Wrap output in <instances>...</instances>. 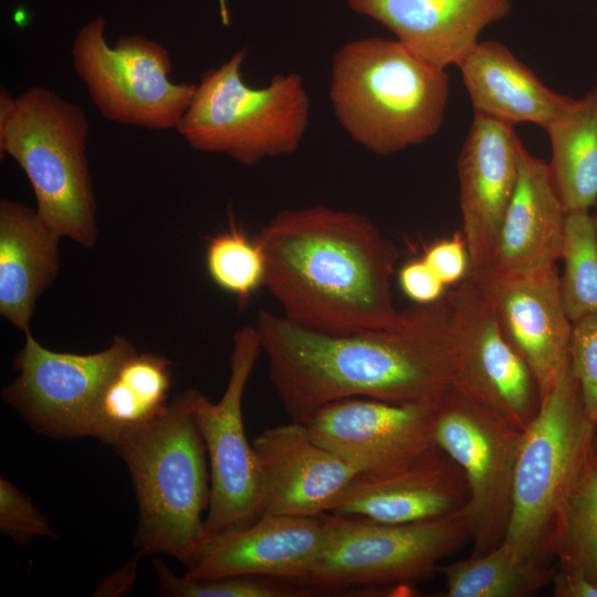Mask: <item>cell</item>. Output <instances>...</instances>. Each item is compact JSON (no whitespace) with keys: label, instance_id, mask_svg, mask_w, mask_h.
<instances>
[{"label":"cell","instance_id":"6da1fadb","mask_svg":"<svg viewBox=\"0 0 597 597\" xmlns=\"http://www.w3.org/2000/svg\"><path fill=\"white\" fill-rule=\"evenodd\" d=\"M448 300L401 311L387 327L327 333L261 311L256 328L270 380L292 421L364 397L434 401L452 385Z\"/></svg>","mask_w":597,"mask_h":597},{"label":"cell","instance_id":"7a4b0ae2","mask_svg":"<svg viewBox=\"0 0 597 597\" xmlns=\"http://www.w3.org/2000/svg\"><path fill=\"white\" fill-rule=\"evenodd\" d=\"M264 285L289 321L327 333L396 324V245L364 214L324 205L282 210L255 235Z\"/></svg>","mask_w":597,"mask_h":597},{"label":"cell","instance_id":"3957f363","mask_svg":"<svg viewBox=\"0 0 597 597\" xmlns=\"http://www.w3.org/2000/svg\"><path fill=\"white\" fill-rule=\"evenodd\" d=\"M130 474L138 505L134 547L170 555L187 568L205 542L210 498L206 447L189 389L153 420L124 430L111 444Z\"/></svg>","mask_w":597,"mask_h":597},{"label":"cell","instance_id":"277c9868","mask_svg":"<svg viewBox=\"0 0 597 597\" xmlns=\"http://www.w3.org/2000/svg\"><path fill=\"white\" fill-rule=\"evenodd\" d=\"M449 93L446 70L423 62L396 39L349 41L332 61L328 95L337 122L376 155L432 137L443 123Z\"/></svg>","mask_w":597,"mask_h":597},{"label":"cell","instance_id":"5b68a950","mask_svg":"<svg viewBox=\"0 0 597 597\" xmlns=\"http://www.w3.org/2000/svg\"><path fill=\"white\" fill-rule=\"evenodd\" d=\"M88 132L85 111L57 93L32 86L12 96L1 87V157L11 156L27 175L41 220L86 248L97 238Z\"/></svg>","mask_w":597,"mask_h":597},{"label":"cell","instance_id":"8992f818","mask_svg":"<svg viewBox=\"0 0 597 597\" xmlns=\"http://www.w3.org/2000/svg\"><path fill=\"white\" fill-rule=\"evenodd\" d=\"M248 50L207 70L176 130L199 151L223 154L252 166L295 153L307 129L310 97L297 73H280L263 87L241 73Z\"/></svg>","mask_w":597,"mask_h":597},{"label":"cell","instance_id":"52a82bcc","mask_svg":"<svg viewBox=\"0 0 597 597\" xmlns=\"http://www.w3.org/2000/svg\"><path fill=\"white\" fill-rule=\"evenodd\" d=\"M594 427L568 366L522 433L503 541L522 556L552 564L555 524L591 458Z\"/></svg>","mask_w":597,"mask_h":597},{"label":"cell","instance_id":"ba28073f","mask_svg":"<svg viewBox=\"0 0 597 597\" xmlns=\"http://www.w3.org/2000/svg\"><path fill=\"white\" fill-rule=\"evenodd\" d=\"M327 538L313 569L298 586L316 593L410 590L439 563L472 541L465 507L434 519L384 523L326 513Z\"/></svg>","mask_w":597,"mask_h":597},{"label":"cell","instance_id":"9c48e42d","mask_svg":"<svg viewBox=\"0 0 597 597\" xmlns=\"http://www.w3.org/2000/svg\"><path fill=\"white\" fill-rule=\"evenodd\" d=\"M96 15L75 34L72 64L92 103L107 121L151 130L176 129L197 84L169 80L172 62L159 42L140 34L106 41Z\"/></svg>","mask_w":597,"mask_h":597},{"label":"cell","instance_id":"30bf717a","mask_svg":"<svg viewBox=\"0 0 597 597\" xmlns=\"http://www.w3.org/2000/svg\"><path fill=\"white\" fill-rule=\"evenodd\" d=\"M433 440L462 470L472 522L471 556L504 541L523 431L451 385L433 405Z\"/></svg>","mask_w":597,"mask_h":597},{"label":"cell","instance_id":"8fae6325","mask_svg":"<svg viewBox=\"0 0 597 597\" xmlns=\"http://www.w3.org/2000/svg\"><path fill=\"white\" fill-rule=\"evenodd\" d=\"M262 352L256 326L233 335L230 376L218 402L189 389L193 416L209 457L210 498L205 542L220 533L248 527L262 514V479L256 452L247 438L242 399ZM203 542V543H205Z\"/></svg>","mask_w":597,"mask_h":597},{"label":"cell","instance_id":"7c38bea8","mask_svg":"<svg viewBox=\"0 0 597 597\" xmlns=\"http://www.w3.org/2000/svg\"><path fill=\"white\" fill-rule=\"evenodd\" d=\"M14 360L18 377L3 400L39 434L52 439L90 437L98 397L119 365L136 352L123 336L94 354L60 353L30 333Z\"/></svg>","mask_w":597,"mask_h":597},{"label":"cell","instance_id":"4fadbf2b","mask_svg":"<svg viewBox=\"0 0 597 597\" xmlns=\"http://www.w3.org/2000/svg\"><path fill=\"white\" fill-rule=\"evenodd\" d=\"M447 300L452 385L524 431L542 405L532 370L503 335L473 281L465 277Z\"/></svg>","mask_w":597,"mask_h":597},{"label":"cell","instance_id":"5bb4252c","mask_svg":"<svg viewBox=\"0 0 597 597\" xmlns=\"http://www.w3.org/2000/svg\"><path fill=\"white\" fill-rule=\"evenodd\" d=\"M434 401L345 398L320 408L305 426L314 441L359 472H381L437 447L432 430Z\"/></svg>","mask_w":597,"mask_h":597},{"label":"cell","instance_id":"9a60e30c","mask_svg":"<svg viewBox=\"0 0 597 597\" xmlns=\"http://www.w3.org/2000/svg\"><path fill=\"white\" fill-rule=\"evenodd\" d=\"M483 292L498 324L525 360L542 399L569 366V321L557 266L537 275H506L493 270L468 274Z\"/></svg>","mask_w":597,"mask_h":597},{"label":"cell","instance_id":"2e32d148","mask_svg":"<svg viewBox=\"0 0 597 597\" xmlns=\"http://www.w3.org/2000/svg\"><path fill=\"white\" fill-rule=\"evenodd\" d=\"M327 532L326 513L262 514L248 527L207 540L184 576L189 579L258 576L298 586L316 565Z\"/></svg>","mask_w":597,"mask_h":597},{"label":"cell","instance_id":"e0dca14e","mask_svg":"<svg viewBox=\"0 0 597 597\" xmlns=\"http://www.w3.org/2000/svg\"><path fill=\"white\" fill-rule=\"evenodd\" d=\"M521 144L513 125L474 112L458 157L468 274L491 266L500 224L517 182Z\"/></svg>","mask_w":597,"mask_h":597},{"label":"cell","instance_id":"ac0fdd59","mask_svg":"<svg viewBox=\"0 0 597 597\" xmlns=\"http://www.w3.org/2000/svg\"><path fill=\"white\" fill-rule=\"evenodd\" d=\"M253 448L262 479V514L328 513L359 473L341 455L314 441L305 423L296 421L265 429L254 439Z\"/></svg>","mask_w":597,"mask_h":597},{"label":"cell","instance_id":"d6986e66","mask_svg":"<svg viewBox=\"0 0 597 597\" xmlns=\"http://www.w3.org/2000/svg\"><path fill=\"white\" fill-rule=\"evenodd\" d=\"M468 502L469 489L462 470L434 447L400 467L357 473L328 513L408 523L452 514Z\"/></svg>","mask_w":597,"mask_h":597},{"label":"cell","instance_id":"ffe728a7","mask_svg":"<svg viewBox=\"0 0 597 597\" xmlns=\"http://www.w3.org/2000/svg\"><path fill=\"white\" fill-rule=\"evenodd\" d=\"M357 13L390 30L423 62L457 65L491 23L511 11L510 0H346Z\"/></svg>","mask_w":597,"mask_h":597},{"label":"cell","instance_id":"44dd1931","mask_svg":"<svg viewBox=\"0 0 597 597\" xmlns=\"http://www.w3.org/2000/svg\"><path fill=\"white\" fill-rule=\"evenodd\" d=\"M566 214L547 164L531 155L522 143L517 182L489 269L506 275H537L556 268Z\"/></svg>","mask_w":597,"mask_h":597},{"label":"cell","instance_id":"7402d4cb","mask_svg":"<svg viewBox=\"0 0 597 597\" xmlns=\"http://www.w3.org/2000/svg\"><path fill=\"white\" fill-rule=\"evenodd\" d=\"M60 235L24 203L0 202V314L25 333L60 266Z\"/></svg>","mask_w":597,"mask_h":597},{"label":"cell","instance_id":"603a6c76","mask_svg":"<svg viewBox=\"0 0 597 597\" xmlns=\"http://www.w3.org/2000/svg\"><path fill=\"white\" fill-rule=\"evenodd\" d=\"M474 112L510 125L533 123L545 128L569 96L547 86L502 43L478 42L457 64Z\"/></svg>","mask_w":597,"mask_h":597},{"label":"cell","instance_id":"cb8c5ba5","mask_svg":"<svg viewBox=\"0 0 597 597\" xmlns=\"http://www.w3.org/2000/svg\"><path fill=\"white\" fill-rule=\"evenodd\" d=\"M544 129L552 147L549 175L564 208L589 211L597 205V86L570 97Z\"/></svg>","mask_w":597,"mask_h":597},{"label":"cell","instance_id":"d4e9b609","mask_svg":"<svg viewBox=\"0 0 597 597\" xmlns=\"http://www.w3.org/2000/svg\"><path fill=\"white\" fill-rule=\"evenodd\" d=\"M171 384L169 359L136 350L103 388L92 415L90 438L111 446L124 430L153 420L169 404Z\"/></svg>","mask_w":597,"mask_h":597},{"label":"cell","instance_id":"484cf974","mask_svg":"<svg viewBox=\"0 0 597 597\" xmlns=\"http://www.w3.org/2000/svg\"><path fill=\"white\" fill-rule=\"evenodd\" d=\"M447 597H526L552 580L551 564L522 556L507 543L439 567Z\"/></svg>","mask_w":597,"mask_h":597},{"label":"cell","instance_id":"4316f807","mask_svg":"<svg viewBox=\"0 0 597 597\" xmlns=\"http://www.w3.org/2000/svg\"><path fill=\"white\" fill-rule=\"evenodd\" d=\"M552 552L559 567L597 583V462L593 455L557 517Z\"/></svg>","mask_w":597,"mask_h":597},{"label":"cell","instance_id":"83f0119b","mask_svg":"<svg viewBox=\"0 0 597 597\" xmlns=\"http://www.w3.org/2000/svg\"><path fill=\"white\" fill-rule=\"evenodd\" d=\"M561 260V295L569 321L597 314V212H567Z\"/></svg>","mask_w":597,"mask_h":597},{"label":"cell","instance_id":"f1b7e54d","mask_svg":"<svg viewBox=\"0 0 597 597\" xmlns=\"http://www.w3.org/2000/svg\"><path fill=\"white\" fill-rule=\"evenodd\" d=\"M206 266L212 282L241 302L264 285L263 252L255 238L250 239L234 224L210 238L206 249Z\"/></svg>","mask_w":597,"mask_h":597},{"label":"cell","instance_id":"f546056e","mask_svg":"<svg viewBox=\"0 0 597 597\" xmlns=\"http://www.w3.org/2000/svg\"><path fill=\"white\" fill-rule=\"evenodd\" d=\"M153 567L160 596L169 597H305L312 594L295 584L258 576H228L210 579L179 577L161 559Z\"/></svg>","mask_w":597,"mask_h":597},{"label":"cell","instance_id":"4dcf8cb0","mask_svg":"<svg viewBox=\"0 0 597 597\" xmlns=\"http://www.w3.org/2000/svg\"><path fill=\"white\" fill-rule=\"evenodd\" d=\"M569 369L588 417L597 421V314L572 323Z\"/></svg>","mask_w":597,"mask_h":597},{"label":"cell","instance_id":"1f68e13d","mask_svg":"<svg viewBox=\"0 0 597 597\" xmlns=\"http://www.w3.org/2000/svg\"><path fill=\"white\" fill-rule=\"evenodd\" d=\"M0 531L21 545L35 537H59L32 500L4 478L0 479Z\"/></svg>","mask_w":597,"mask_h":597},{"label":"cell","instance_id":"d6a6232c","mask_svg":"<svg viewBox=\"0 0 597 597\" xmlns=\"http://www.w3.org/2000/svg\"><path fill=\"white\" fill-rule=\"evenodd\" d=\"M422 259L446 286L463 281L470 268L463 235L433 244Z\"/></svg>","mask_w":597,"mask_h":597},{"label":"cell","instance_id":"836d02e7","mask_svg":"<svg viewBox=\"0 0 597 597\" xmlns=\"http://www.w3.org/2000/svg\"><path fill=\"white\" fill-rule=\"evenodd\" d=\"M398 280L402 292L419 305L438 302L446 287L423 259L405 264Z\"/></svg>","mask_w":597,"mask_h":597},{"label":"cell","instance_id":"e575fe53","mask_svg":"<svg viewBox=\"0 0 597 597\" xmlns=\"http://www.w3.org/2000/svg\"><path fill=\"white\" fill-rule=\"evenodd\" d=\"M551 583L556 597H597V583L576 569L558 567Z\"/></svg>","mask_w":597,"mask_h":597},{"label":"cell","instance_id":"d590c367","mask_svg":"<svg viewBox=\"0 0 597 597\" xmlns=\"http://www.w3.org/2000/svg\"><path fill=\"white\" fill-rule=\"evenodd\" d=\"M140 556V554H137L119 569L102 579L93 595L117 597L130 591L137 578L138 559Z\"/></svg>","mask_w":597,"mask_h":597},{"label":"cell","instance_id":"8d00e7d4","mask_svg":"<svg viewBox=\"0 0 597 597\" xmlns=\"http://www.w3.org/2000/svg\"><path fill=\"white\" fill-rule=\"evenodd\" d=\"M591 455L594 460L597 462V421L595 422L594 427V434H593V442H591Z\"/></svg>","mask_w":597,"mask_h":597}]
</instances>
